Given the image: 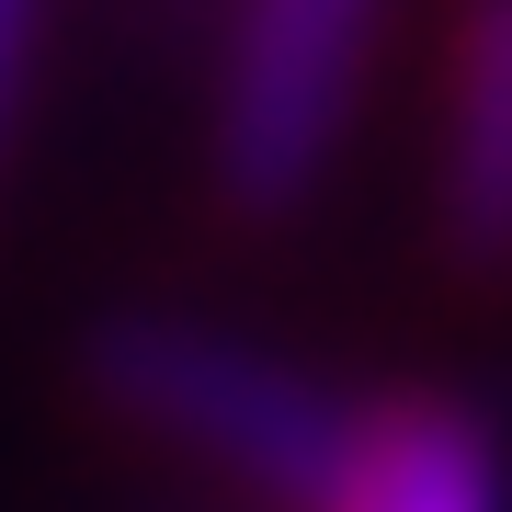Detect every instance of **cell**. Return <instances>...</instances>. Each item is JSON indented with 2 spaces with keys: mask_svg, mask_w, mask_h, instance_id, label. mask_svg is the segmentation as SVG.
Instances as JSON below:
<instances>
[{
  "mask_svg": "<svg viewBox=\"0 0 512 512\" xmlns=\"http://www.w3.org/2000/svg\"><path fill=\"white\" fill-rule=\"evenodd\" d=\"M330 512H501V467H490V433L467 410H376L353 433V467Z\"/></svg>",
  "mask_w": 512,
  "mask_h": 512,
  "instance_id": "cell-4",
  "label": "cell"
},
{
  "mask_svg": "<svg viewBox=\"0 0 512 512\" xmlns=\"http://www.w3.org/2000/svg\"><path fill=\"white\" fill-rule=\"evenodd\" d=\"M92 387L126 421L217 456L228 478H251V490H274L296 512H330V490L353 467V433H365L296 365L228 342V330H194V319H114L92 342Z\"/></svg>",
  "mask_w": 512,
  "mask_h": 512,
  "instance_id": "cell-1",
  "label": "cell"
},
{
  "mask_svg": "<svg viewBox=\"0 0 512 512\" xmlns=\"http://www.w3.org/2000/svg\"><path fill=\"white\" fill-rule=\"evenodd\" d=\"M376 12L365 0H262L239 12L228 69H217V183L239 217H285L319 183V160L353 126Z\"/></svg>",
  "mask_w": 512,
  "mask_h": 512,
  "instance_id": "cell-2",
  "label": "cell"
},
{
  "mask_svg": "<svg viewBox=\"0 0 512 512\" xmlns=\"http://www.w3.org/2000/svg\"><path fill=\"white\" fill-rule=\"evenodd\" d=\"M444 239L456 262H512V0L467 12L456 114H444Z\"/></svg>",
  "mask_w": 512,
  "mask_h": 512,
  "instance_id": "cell-3",
  "label": "cell"
},
{
  "mask_svg": "<svg viewBox=\"0 0 512 512\" xmlns=\"http://www.w3.org/2000/svg\"><path fill=\"white\" fill-rule=\"evenodd\" d=\"M23 57H35V12L0 0V126H12V92H23Z\"/></svg>",
  "mask_w": 512,
  "mask_h": 512,
  "instance_id": "cell-5",
  "label": "cell"
}]
</instances>
